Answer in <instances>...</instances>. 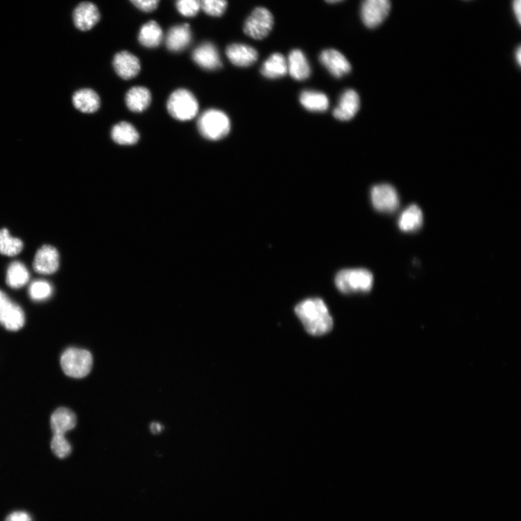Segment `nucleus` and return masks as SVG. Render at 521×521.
<instances>
[{
    "instance_id": "nucleus-1",
    "label": "nucleus",
    "mask_w": 521,
    "mask_h": 521,
    "mask_svg": "<svg viewBox=\"0 0 521 521\" xmlns=\"http://www.w3.org/2000/svg\"><path fill=\"white\" fill-rule=\"evenodd\" d=\"M305 330L314 336H322L330 332L332 318L325 302L321 298H309L300 302L295 309Z\"/></svg>"
},
{
    "instance_id": "nucleus-2",
    "label": "nucleus",
    "mask_w": 521,
    "mask_h": 521,
    "mask_svg": "<svg viewBox=\"0 0 521 521\" xmlns=\"http://www.w3.org/2000/svg\"><path fill=\"white\" fill-rule=\"evenodd\" d=\"M60 364L62 371L67 376L81 379L87 377L91 373L93 357L87 350L69 348L63 352Z\"/></svg>"
},
{
    "instance_id": "nucleus-3",
    "label": "nucleus",
    "mask_w": 521,
    "mask_h": 521,
    "mask_svg": "<svg viewBox=\"0 0 521 521\" xmlns=\"http://www.w3.org/2000/svg\"><path fill=\"white\" fill-rule=\"evenodd\" d=\"M230 121L228 115L218 110H209L200 115L198 128L205 139L217 141L226 137L230 131Z\"/></svg>"
},
{
    "instance_id": "nucleus-4",
    "label": "nucleus",
    "mask_w": 521,
    "mask_h": 521,
    "mask_svg": "<svg viewBox=\"0 0 521 521\" xmlns=\"http://www.w3.org/2000/svg\"><path fill=\"white\" fill-rule=\"evenodd\" d=\"M374 277L365 268H351L339 272L335 277L338 289L345 294L368 292L373 288Z\"/></svg>"
},
{
    "instance_id": "nucleus-5",
    "label": "nucleus",
    "mask_w": 521,
    "mask_h": 521,
    "mask_svg": "<svg viewBox=\"0 0 521 521\" xmlns=\"http://www.w3.org/2000/svg\"><path fill=\"white\" fill-rule=\"evenodd\" d=\"M167 110L175 119L188 121L196 116L198 104L192 93L186 89H178L168 100Z\"/></svg>"
},
{
    "instance_id": "nucleus-6",
    "label": "nucleus",
    "mask_w": 521,
    "mask_h": 521,
    "mask_svg": "<svg viewBox=\"0 0 521 521\" xmlns=\"http://www.w3.org/2000/svg\"><path fill=\"white\" fill-rule=\"evenodd\" d=\"M273 24L272 13L264 8H257L246 21L244 31L248 37L261 40L271 33Z\"/></svg>"
},
{
    "instance_id": "nucleus-7",
    "label": "nucleus",
    "mask_w": 521,
    "mask_h": 521,
    "mask_svg": "<svg viewBox=\"0 0 521 521\" xmlns=\"http://www.w3.org/2000/svg\"><path fill=\"white\" fill-rule=\"evenodd\" d=\"M25 314L22 307L0 291V325L10 331H18L25 325Z\"/></svg>"
},
{
    "instance_id": "nucleus-8",
    "label": "nucleus",
    "mask_w": 521,
    "mask_h": 521,
    "mask_svg": "<svg viewBox=\"0 0 521 521\" xmlns=\"http://www.w3.org/2000/svg\"><path fill=\"white\" fill-rule=\"evenodd\" d=\"M391 0H364L361 19L366 26L374 28L380 25L391 12Z\"/></svg>"
},
{
    "instance_id": "nucleus-9",
    "label": "nucleus",
    "mask_w": 521,
    "mask_h": 521,
    "mask_svg": "<svg viewBox=\"0 0 521 521\" xmlns=\"http://www.w3.org/2000/svg\"><path fill=\"white\" fill-rule=\"evenodd\" d=\"M371 198L374 207L382 212H393L398 210L400 205L398 192L389 184H380L374 187Z\"/></svg>"
},
{
    "instance_id": "nucleus-10",
    "label": "nucleus",
    "mask_w": 521,
    "mask_h": 521,
    "mask_svg": "<svg viewBox=\"0 0 521 521\" xmlns=\"http://www.w3.org/2000/svg\"><path fill=\"white\" fill-rule=\"evenodd\" d=\"M60 255L58 250L49 245H44L37 252L33 268L35 272L42 275L55 273L59 268Z\"/></svg>"
},
{
    "instance_id": "nucleus-11",
    "label": "nucleus",
    "mask_w": 521,
    "mask_h": 521,
    "mask_svg": "<svg viewBox=\"0 0 521 521\" xmlns=\"http://www.w3.org/2000/svg\"><path fill=\"white\" fill-rule=\"evenodd\" d=\"M319 60L330 74L337 78L346 76L351 71V65L349 61L336 49L324 50L319 56Z\"/></svg>"
},
{
    "instance_id": "nucleus-12",
    "label": "nucleus",
    "mask_w": 521,
    "mask_h": 521,
    "mask_svg": "<svg viewBox=\"0 0 521 521\" xmlns=\"http://www.w3.org/2000/svg\"><path fill=\"white\" fill-rule=\"evenodd\" d=\"M192 58L200 68L208 71L219 69L223 65L217 49L210 42L201 44L196 48Z\"/></svg>"
},
{
    "instance_id": "nucleus-13",
    "label": "nucleus",
    "mask_w": 521,
    "mask_h": 521,
    "mask_svg": "<svg viewBox=\"0 0 521 521\" xmlns=\"http://www.w3.org/2000/svg\"><path fill=\"white\" fill-rule=\"evenodd\" d=\"M100 18L99 9L96 5L90 2H83L79 4L73 14L76 27L82 31L92 29L99 23Z\"/></svg>"
},
{
    "instance_id": "nucleus-14",
    "label": "nucleus",
    "mask_w": 521,
    "mask_h": 521,
    "mask_svg": "<svg viewBox=\"0 0 521 521\" xmlns=\"http://www.w3.org/2000/svg\"><path fill=\"white\" fill-rule=\"evenodd\" d=\"M360 108V98L357 92L348 89L341 95L339 105L333 111L336 119L348 121L354 119Z\"/></svg>"
},
{
    "instance_id": "nucleus-15",
    "label": "nucleus",
    "mask_w": 521,
    "mask_h": 521,
    "mask_svg": "<svg viewBox=\"0 0 521 521\" xmlns=\"http://www.w3.org/2000/svg\"><path fill=\"white\" fill-rule=\"evenodd\" d=\"M192 40V32L189 24L172 27L166 36V46L170 51L179 53L187 49Z\"/></svg>"
},
{
    "instance_id": "nucleus-16",
    "label": "nucleus",
    "mask_w": 521,
    "mask_h": 521,
    "mask_svg": "<svg viewBox=\"0 0 521 521\" xmlns=\"http://www.w3.org/2000/svg\"><path fill=\"white\" fill-rule=\"evenodd\" d=\"M113 66L117 74L125 80L137 76L141 69L139 58L127 51L121 52L114 56Z\"/></svg>"
},
{
    "instance_id": "nucleus-17",
    "label": "nucleus",
    "mask_w": 521,
    "mask_h": 521,
    "mask_svg": "<svg viewBox=\"0 0 521 521\" xmlns=\"http://www.w3.org/2000/svg\"><path fill=\"white\" fill-rule=\"evenodd\" d=\"M77 423L76 414L67 408H59L54 411L50 420L53 436L65 438L66 432L75 428Z\"/></svg>"
},
{
    "instance_id": "nucleus-18",
    "label": "nucleus",
    "mask_w": 521,
    "mask_h": 521,
    "mask_svg": "<svg viewBox=\"0 0 521 521\" xmlns=\"http://www.w3.org/2000/svg\"><path fill=\"white\" fill-rule=\"evenodd\" d=\"M226 55L229 60L239 67H248L258 60V53L255 49L244 44H232L228 46Z\"/></svg>"
},
{
    "instance_id": "nucleus-19",
    "label": "nucleus",
    "mask_w": 521,
    "mask_h": 521,
    "mask_svg": "<svg viewBox=\"0 0 521 521\" xmlns=\"http://www.w3.org/2000/svg\"><path fill=\"white\" fill-rule=\"evenodd\" d=\"M288 62V73L296 80H305L311 76V67L305 53L294 49L290 53Z\"/></svg>"
},
{
    "instance_id": "nucleus-20",
    "label": "nucleus",
    "mask_w": 521,
    "mask_h": 521,
    "mask_svg": "<svg viewBox=\"0 0 521 521\" xmlns=\"http://www.w3.org/2000/svg\"><path fill=\"white\" fill-rule=\"evenodd\" d=\"M299 99L302 107L313 112H324L329 108V99L325 94L321 92L304 91L300 94Z\"/></svg>"
},
{
    "instance_id": "nucleus-21",
    "label": "nucleus",
    "mask_w": 521,
    "mask_h": 521,
    "mask_svg": "<svg viewBox=\"0 0 521 521\" xmlns=\"http://www.w3.org/2000/svg\"><path fill=\"white\" fill-rule=\"evenodd\" d=\"M261 73L268 79L282 78L288 74L287 60L282 54L275 53L263 63Z\"/></svg>"
},
{
    "instance_id": "nucleus-22",
    "label": "nucleus",
    "mask_w": 521,
    "mask_h": 521,
    "mask_svg": "<svg viewBox=\"0 0 521 521\" xmlns=\"http://www.w3.org/2000/svg\"><path fill=\"white\" fill-rule=\"evenodd\" d=\"M73 103L74 107L81 112L93 113L99 108L100 99L94 91L84 89L74 94Z\"/></svg>"
},
{
    "instance_id": "nucleus-23",
    "label": "nucleus",
    "mask_w": 521,
    "mask_h": 521,
    "mask_svg": "<svg viewBox=\"0 0 521 521\" xmlns=\"http://www.w3.org/2000/svg\"><path fill=\"white\" fill-rule=\"evenodd\" d=\"M162 40V29L156 22H148L141 28L139 41L144 46L156 48L161 44Z\"/></svg>"
},
{
    "instance_id": "nucleus-24",
    "label": "nucleus",
    "mask_w": 521,
    "mask_h": 521,
    "mask_svg": "<svg viewBox=\"0 0 521 521\" xmlns=\"http://www.w3.org/2000/svg\"><path fill=\"white\" fill-rule=\"evenodd\" d=\"M151 96L150 92L141 87L132 88L126 94L127 107L133 112H141L150 105Z\"/></svg>"
},
{
    "instance_id": "nucleus-25",
    "label": "nucleus",
    "mask_w": 521,
    "mask_h": 521,
    "mask_svg": "<svg viewBox=\"0 0 521 521\" xmlns=\"http://www.w3.org/2000/svg\"><path fill=\"white\" fill-rule=\"evenodd\" d=\"M30 274L26 266L21 262L15 261L8 268L6 282L10 288L18 289L26 284Z\"/></svg>"
},
{
    "instance_id": "nucleus-26",
    "label": "nucleus",
    "mask_w": 521,
    "mask_h": 521,
    "mask_svg": "<svg viewBox=\"0 0 521 521\" xmlns=\"http://www.w3.org/2000/svg\"><path fill=\"white\" fill-rule=\"evenodd\" d=\"M423 213L418 206L411 205L403 212L400 216L398 226L404 232L416 231L422 227Z\"/></svg>"
},
{
    "instance_id": "nucleus-27",
    "label": "nucleus",
    "mask_w": 521,
    "mask_h": 521,
    "mask_svg": "<svg viewBox=\"0 0 521 521\" xmlns=\"http://www.w3.org/2000/svg\"><path fill=\"white\" fill-rule=\"evenodd\" d=\"M114 142L121 145H133L138 142L139 134L131 124L122 122L116 125L112 130Z\"/></svg>"
},
{
    "instance_id": "nucleus-28",
    "label": "nucleus",
    "mask_w": 521,
    "mask_h": 521,
    "mask_svg": "<svg viewBox=\"0 0 521 521\" xmlns=\"http://www.w3.org/2000/svg\"><path fill=\"white\" fill-rule=\"evenodd\" d=\"M23 248L22 241L11 237L8 229L0 230V255L8 257L18 255Z\"/></svg>"
},
{
    "instance_id": "nucleus-29",
    "label": "nucleus",
    "mask_w": 521,
    "mask_h": 521,
    "mask_svg": "<svg viewBox=\"0 0 521 521\" xmlns=\"http://www.w3.org/2000/svg\"><path fill=\"white\" fill-rule=\"evenodd\" d=\"M53 288L51 284L45 280L33 282L29 287V296L35 300H44L51 296Z\"/></svg>"
},
{
    "instance_id": "nucleus-30",
    "label": "nucleus",
    "mask_w": 521,
    "mask_h": 521,
    "mask_svg": "<svg viewBox=\"0 0 521 521\" xmlns=\"http://www.w3.org/2000/svg\"><path fill=\"white\" fill-rule=\"evenodd\" d=\"M227 7L228 0H200V8L210 16H222Z\"/></svg>"
},
{
    "instance_id": "nucleus-31",
    "label": "nucleus",
    "mask_w": 521,
    "mask_h": 521,
    "mask_svg": "<svg viewBox=\"0 0 521 521\" xmlns=\"http://www.w3.org/2000/svg\"><path fill=\"white\" fill-rule=\"evenodd\" d=\"M178 11L187 18H194L200 9V0H177Z\"/></svg>"
},
{
    "instance_id": "nucleus-32",
    "label": "nucleus",
    "mask_w": 521,
    "mask_h": 521,
    "mask_svg": "<svg viewBox=\"0 0 521 521\" xmlns=\"http://www.w3.org/2000/svg\"><path fill=\"white\" fill-rule=\"evenodd\" d=\"M51 449L55 455L61 459L68 457L72 451L70 443L65 438H55L51 441Z\"/></svg>"
},
{
    "instance_id": "nucleus-33",
    "label": "nucleus",
    "mask_w": 521,
    "mask_h": 521,
    "mask_svg": "<svg viewBox=\"0 0 521 521\" xmlns=\"http://www.w3.org/2000/svg\"><path fill=\"white\" fill-rule=\"evenodd\" d=\"M130 1L140 10L151 12L157 8L160 0H130Z\"/></svg>"
},
{
    "instance_id": "nucleus-34",
    "label": "nucleus",
    "mask_w": 521,
    "mask_h": 521,
    "mask_svg": "<svg viewBox=\"0 0 521 521\" xmlns=\"http://www.w3.org/2000/svg\"><path fill=\"white\" fill-rule=\"evenodd\" d=\"M6 521H31V518L26 512L17 511L11 513Z\"/></svg>"
},
{
    "instance_id": "nucleus-35",
    "label": "nucleus",
    "mask_w": 521,
    "mask_h": 521,
    "mask_svg": "<svg viewBox=\"0 0 521 521\" xmlns=\"http://www.w3.org/2000/svg\"><path fill=\"white\" fill-rule=\"evenodd\" d=\"M513 8L516 16V19L520 24L521 23V0H513Z\"/></svg>"
},
{
    "instance_id": "nucleus-36",
    "label": "nucleus",
    "mask_w": 521,
    "mask_h": 521,
    "mask_svg": "<svg viewBox=\"0 0 521 521\" xmlns=\"http://www.w3.org/2000/svg\"><path fill=\"white\" fill-rule=\"evenodd\" d=\"M150 429L153 434H159L162 431L163 427L160 423H153L151 425Z\"/></svg>"
},
{
    "instance_id": "nucleus-37",
    "label": "nucleus",
    "mask_w": 521,
    "mask_h": 521,
    "mask_svg": "<svg viewBox=\"0 0 521 521\" xmlns=\"http://www.w3.org/2000/svg\"><path fill=\"white\" fill-rule=\"evenodd\" d=\"M515 58H516V60L518 61V63L519 65H520V62H521V49H520V46L517 49L516 54H515Z\"/></svg>"
},
{
    "instance_id": "nucleus-38",
    "label": "nucleus",
    "mask_w": 521,
    "mask_h": 521,
    "mask_svg": "<svg viewBox=\"0 0 521 521\" xmlns=\"http://www.w3.org/2000/svg\"><path fill=\"white\" fill-rule=\"evenodd\" d=\"M325 1L329 3H335L343 1V0H325Z\"/></svg>"
}]
</instances>
